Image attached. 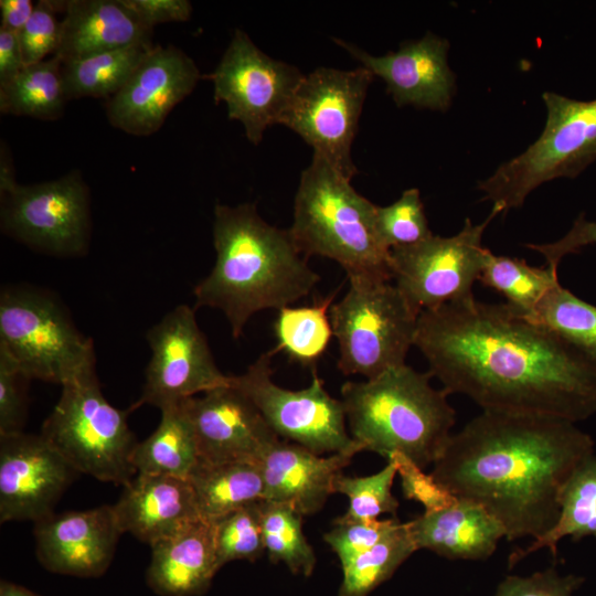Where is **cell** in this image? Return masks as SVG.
<instances>
[{
    "label": "cell",
    "instance_id": "d590c367",
    "mask_svg": "<svg viewBox=\"0 0 596 596\" xmlns=\"http://www.w3.org/2000/svg\"><path fill=\"white\" fill-rule=\"evenodd\" d=\"M397 475L393 461L379 472L364 477H349L340 472L333 482V492L344 494L349 507L341 519H379L381 514L395 515L398 500L392 493V486Z\"/></svg>",
    "mask_w": 596,
    "mask_h": 596
},
{
    "label": "cell",
    "instance_id": "ee69618b",
    "mask_svg": "<svg viewBox=\"0 0 596 596\" xmlns=\"http://www.w3.org/2000/svg\"><path fill=\"white\" fill-rule=\"evenodd\" d=\"M596 245V222L588 221L581 214L573 223L571 230L560 240L552 243L525 244L528 248L539 252L546 260V267L557 272L561 260L578 253L582 248Z\"/></svg>",
    "mask_w": 596,
    "mask_h": 596
},
{
    "label": "cell",
    "instance_id": "30bf717a",
    "mask_svg": "<svg viewBox=\"0 0 596 596\" xmlns=\"http://www.w3.org/2000/svg\"><path fill=\"white\" fill-rule=\"evenodd\" d=\"M1 228L39 252L86 253L91 236L89 192L77 171L57 180L21 185L4 153L0 169Z\"/></svg>",
    "mask_w": 596,
    "mask_h": 596
},
{
    "label": "cell",
    "instance_id": "f6af8a7d",
    "mask_svg": "<svg viewBox=\"0 0 596 596\" xmlns=\"http://www.w3.org/2000/svg\"><path fill=\"white\" fill-rule=\"evenodd\" d=\"M125 2L150 29L159 23L184 22L192 13V6L187 0H125Z\"/></svg>",
    "mask_w": 596,
    "mask_h": 596
},
{
    "label": "cell",
    "instance_id": "4316f807",
    "mask_svg": "<svg viewBox=\"0 0 596 596\" xmlns=\"http://www.w3.org/2000/svg\"><path fill=\"white\" fill-rule=\"evenodd\" d=\"M188 480L201 519L210 522L264 499V480L258 464L199 461Z\"/></svg>",
    "mask_w": 596,
    "mask_h": 596
},
{
    "label": "cell",
    "instance_id": "d6a6232c",
    "mask_svg": "<svg viewBox=\"0 0 596 596\" xmlns=\"http://www.w3.org/2000/svg\"><path fill=\"white\" fill-rule=\"evenodd\" d=\"M596 362V306L557 283L525 318Z\"/></svg>",
    "mask_w": 596,
    "mask_h": 596
},
{
    "label": "cell",
    "instance_id": "9c48e42d",
    "mask_svg": "<svg viewBox=\"0 0 596 596\" xmlns=\"http://www.w3.org/2000/svg\"><path fill=\"white\" fill-rule=\"evenodd\" d=\"M127 414L105 398L93 375L62 386L40 435L78 473L126 486L137 475L131 455L138 443Z\"/></svg>",
    "mask_w": 596,
    "mask_h": 596
},
{
    "label": "cell",
    "instance_id": "3957f363",
    "mask_svg": "<svg viewBox=\"0 0 596 596\" xmlns=\"http://www.w3.org/2000/svg\"><path fill=\"white\" fill-rule=\"evenodd\" d=\"M213 244L215 264L194 287L195 308L221 310L234 339L256 312L289 307L320 280L289 228L268 224L253 203L215 205Z\"/></svg>",
    "mask_w": 596,
    "mask_h": 596
},
{
    "label": "cell",
    "instance_id": "e0dca14e",
    "mask_svg": "<svg viewBox=\"0 0 596 596\" xmlns=\"http://www.w3.org/2000/svg\"><path fill=\"white\" fill-rule=\"evenodd\" d=\"M75 473L41 436H0V521H33L53 514Z\"/></svg>",
    "mask_w": 596,
    "mask_h": 596
},
{
    "label": "cell",
    "instance_id": "f546056e",
    "mask_svg": "<svg viewBox=\"0 0 596 596\" xmlns=\"http://www.w3.org/2000/svg\"><path fill=\"white\" fill-rule=\"evenodd\" d=\"M67 102L62 61L56 56L24 68L0 87V111L43 120L57 119Z\"/></svg>",
    "mask_w": 596,
    "mask_h": 596
},
{
    "label": "cell",
    "instance_id": "cb8c5ba5",
    "mask_svg": "<svg viewBox=\"0 0 596 596\" xmlns=\"http://www.w3.org/2000/svg\"><path fill=\"white\" fill-rule=\"evenodd\" d=\"M217 572L214 523L200 519L151 545L146 583L160 596H201Z\"/></svg>",
    "mask_w": 596,
    "mask_h": 596
},
{
    "label": "cell",
    "instance_id": "f1b7e54d",
    "mask_svg": "<svg viewBox=\"0 0 596 596\" xmlns=\"http://www.w3.org/2000/svg\"><path fill=\"white\" fill-rule=\"evenodd\" d=\"M151 42L138 43L62 63L67 102L74 98H110L119 92L148 52Z\"/></svg>",
    "mask_w": 596,
    "mask_h": 596
},
{
    "label": "cell",
    "instance_id": "c3c4849f",
    "mask_svg": "<svg viewBox=\"0 0 596 596\" xmlns=\"http://www.w3.org/2000/svg\"><path fill=\"white\" fill-rule=\"evenodd\" d=\"M0 596H40V595H38L36 593L19 584H15L9 581H1Z\"/></svg>",
    "mask_w": 596,
    "mask_h": 596
},
{
    "label": "cell",
    "instance_id": "5bb4252c",
    "mask_svg": "<svg viewBox=\"0 0 596 596\" xmlns=\"http://www.w3.org/2000/svg\"><path fill=\"white\" fill-rule=\"evenodd\" d=\"M215 103L224 102L230 119L238 120L257 145L266 128L279 124L304 75L260 51L242 30H235L214 72Z\"/></svg>",
    "mask_w": 596,
    "mask_h": 596
},
{
    "label": "cell",
    "instance_id": "ab89813d",
    "mask_svg": "<svg viewBox=\"0 0 596 596\" xmlns=\"http://www.w3.org/2000/svg\"><path fill=\"white\" fill-rule=\"evenodd\" d=\"M66 1L41 0L33 10L30 20L20 31V44L25 65L46 60L55 54L60 38L61 22L57 12H64Z\"/></svg>",
    "mask_w": 596,
    "mask_h": 596
},
{
    "label": "cell",
    "instance_id": "52a82bcc",
    "mask_svg": "<svg viewBox=\"0 0 596 596\" xmlns=\"http://www.w3.org/2000/svg\"><path fill=\"white\" fill-rule=\"evenodd\" d=\"M348 279V291L329 309L339 348V371L371 380L406 364L419 313L392 280L366 276Z\"/></svg>",
    "mask_w": 596,
    "mask_h": 596
},
{
    "label": "cell",
    "instance_id": "83f0119b",
    "mask_svg": "<svg viewBox=\"0 0 596 596\" xmlns=\"http://www.w3.org/2000/svg\"><path fill=\"white\" fill-rule=\"evenodd\" d=\"M593 536L596 539V456L584 459L567 479L560 497V513L554 526L533 540L526 547L509 555V566L530 554L549 549L556 556L561 540L573 541Z\"/></svg>",
    "mask_w": 596,
    "mask_h": 596
},
{
    "label": "cell",
    "instance_id": "7bdbcfd3",
    "mask_svg": "<svg viewBox=\"0 0 596 596\" xmlns=\"http://www.w3.org/2000/svg\"><path fill=\"white\" fill-rule=\"evenodd\" d=\"M582 583V577L561 576L554 568H547L528 577L507 576L494 596H572Z\"/></svg>",
    "mask_w": 596,
    "mask_h": 596
},
{
    "label": "cell",
    "instance_id": "74e56055",
    "mask_svg": "<svg viewBox=\"0 0 596 596\" xmlns=\"http://www.w3.org/2000/svg\"><path fill=\"white\" fill-rule=\"evenodd\" d=\"M375 227L380 240L390 251L415 245L433 235L416 188L405 190L390 205H376Z\"/></svg>",
    "mask_w": 596,
    "mask_h": 596
},
{
    "label": "cell",
    "instance_id": "7a4b0ae2",
    "mask_svg": "<svg viewBox=\"0 0 596 596\" xmlns=\"http://www.w3.org/2000/svg\"><path fill=\"white\" fill-rule=\"evenodd\" d=\"M593 454V438L575 423L482 411L451 435L430 475L485 508L508 541L535 540L554 526L564 485Z\"/></svg>",
    "mask_w": 596,
    "mask_h": 596
},
{
    "label": "cell",
    "instance_id": "277c9868",
    "mask_svg": "<svg viewBox=\"0 0 596 596\" xmlns=\"http://www.w3.org/2000/svg\"><path fill=\"white\" fill-rule=\"evenodd\" d=\"M430 377L404 364L371 380L345 382L341 401L351 438L386 459L400 453L422 469L434 465L453 435L456 412Z\"/></svg>",
    "mask_w": 596,
    "mask_h": 596
},
{
    "label": "cell",
    "instance_id": "4dcf8cb0",
    "mask_svg": "<svg viewBox=\"0 0 596 596\" xmlns=\"http://www.w3.org/2000/svg\"><path fill=\"white\" fill-rule=\"evenodd\" d=\"M334 295L311 306L278 310L274 321L276 353L283 351L291 361L313 370L333 337L329 309Z\"/></svg>",
    "mask_w": 596,
    "mask_h": 596
},
{
    "label": "cell",
    "instance_id": "603a6c76",
    "mask_svg": "<svg viewBox=\"0 0 596 596\" xmlns=\"http://www.w3.org/2000/svg\"><path fill=\"white\" fill-rule=\"evenodd\" d=\"M147 26L125 0H68L61 22L62 63L151 42Z\"/></svg>",
    "mask_w": 596,
    "mask_h": 596
},
{
    "label": "cell",
    "instance_id": "e575fe53",
    "mask_svg": "<svg viewBox=\"0 0 596 596\" xmlns=\"http://www.w3.org/2000/svg\"><path fill=\"white\" fill-rule=\"evenodd\" d=\"M416 551L407 524L401 523L372 549L341 566L339 596H368Z\"/></svg>",
    "mask_w": 596,
    "mask_h": 596
},
{
    "label": "cell",
    "instance_id": "836d02e7",
    "mask_svg": "<svg viewBox=\"0 0 596 596\" xmlns=\"http://www.w3.org/2000/svg\"><path fill=\"white\" fill-rule=\"evenodd\" d=\"M264 544L269 561L283 562L289 571L310 576L317 558L302 532V514L287 503L259 501Z\"/></svg>",
    "mask_w": 596,
    "mask_h": 596
},
{
    "label": "cell",
    "instance_id": "8d00e7d4",
    "mask_svg": "<svg viewBox=\"0 0 596 596\" xmlns=\"http://www.w3.org/2000/svg\"><path fill=\"white\" fill-rule=\"evenodd\" d=\"M213 523L219 571L232 561L255 562L266 552L259 501L242 507Z\"/></svg>",
    "mask_w": 596,
    "mask_h": 596
},
{
    "label": "cell",
    "instance_id": "7402d4cb",
    "mask_svg": "<svg viewBox=\"0 0 596 596\" xmlns=\"http://www.w3.org/2000/svg\"><path fill=\"white\" fill-rule=\"evenodd\" d=\"M123 533L150 546L200 520L188 479L137 473L113 505Z\"/></svg>",
    "mask_w": 596,
    "mask_h": 596
},
{
    "label": "cell",
    "instance_id": "8992f818",
    "mask_svg": "<svg viewBox=\"0 0 596 596\" xmlns=\"http://www.w3.org/2000/svg\"><path fill=\"white\" fill-rule=\"evenodd\" d=\"M0 348L29 380L63 386L96 375L93 340L56 297L40 288L1 290Z\"/></svg>",
    "mask_w": 596,
    "mask_h": 596
},
{
    "label": "cell",
    "instance_id": "b9f144b4",
    "mask_svg": "<svg viewBox=\"0 0 596 596\" xmlns=\"http://www.w3.org/2000/svg\"><path fill=\"white\" fill-rule=\"evenodd\" d=\"M387 460L394 462L401 478L403 494L408 500L423 504L426 512L438 511L451 505L457 498L440 486L430 473L406 456L395 453Z\"/></svg>",
    "mask_w": 596,
    "mask_h": 596
},
{
    "label": "cell",
    "instance_id": "ba28073f",
    "mask_svg": "<svg viewBox=\"0 0 596 596\" xmlns=\"http://www.w3.org/2000/svg\"><path fill=\"white\" fill-rule=\"evenodd\" d=\"M542 98L546 121L540 137L477 185L483 200L504 213L521 207L542 183L573 179L596 160V99L576 100L552 92Z\"/></svg>",
    "mask_w": 596,
    "mask_h": 596
},
{
    "label": "cell",
    "instance_id": "d4e9b609",
    "mask_svg": "<svg viewBox=\"0 0 596 596\" xmlns=\"http://www.w3.org/2000/svg\"><path fill=\"white\" fill-rule=\"evenodd\" d=\"M416 550L449 560H486L505 538L502 525L480 504L459 499L406 522Z\"/></svg>",
    "mask_w": 596,
    "mask_h": 596
},
{
    "label": "cell",
    "instance_id": "9a60e30c",
    "mask_svg": "<svg viewBox=\"0 0 596 596\" xmlns=\"http://www.w3.org/2000/svg\"><path fill=\"white\" fill-rule=\"evenodd\" d=\"M151 358L140 398L130 411L152 405L160 411L227 385L231 375L217 368L194 309L179 305L147 332Z\"/></svg>",
    "mask_w": 596,
    "mask_h": 596
},
{
    "label": "cell",
    "instance_id": "7dc6e473",
    "mask_svg": "<svg viewBox=\"0 0 596 596\" xmlns=\"http://www.w3.org/2000/svg\"><path fill=\"white\" fill-rule=\"evenodd\" d=\"M34 4L30 0H1V28L20 33L30 20Z\"/></svg>",
    "mask_w": 596,
    "mask_h": 596
},
{
    "label": "cell",
    "instance_id": "484cf974",
    "mask_svg": "<svg viewBox=\"0 0 596 596\" xmlns=\"http://www.w3.org/2000/svg\"><path fill=\"white\" fill-rule=\"evenodd\" d=\"M137 473L188 479L199 462L196 438L184 403L161 411L155 432L131 455Z\"/></svg>",
    "mask_w": 596,
    "mask_h": 596
},
{
    "label": "cell",
    "instance_id": "1f68e13d",
    "mask_svg": "<svg viewBox=\"0 0 596 596\" xmlns=\"http://www.w3.org/2000/svg\"><path fill=\"white\" fill-rule=\"evenodd\" d=\"M479 280L502 294L505 304L526 318L542 298L557 284V272L534 267L524 259L498 256L488 251Z\"/></svg>",
    "mask_w": 596,
    "mask_h": 596
},
{
    "label": "cell",
    "instance_id": "6da1fadb",
    "mask_svg": "<svg viewBox=\"0 0 596 596\" xmlns=\"http://www.w3.org/2000/svg\"><path fill=\"white\" fill-rule=\"evenodd\" d=\"M414 347L448 395L482 411L575 424L596 414V362L505 302L470 297L424 310Z\"/></svg>",
    "mask_w": 596,
    "mask_h": 596
},
{
    "label": "cell",
    "instance_id": "60d3db41",
    "mask_svg": "<svg viewBox=\"0 0 596 596\" xmlns=\"http://www.w3.org/2000/svg\"><path fill=\"white\" fill-rule=\"evenodd\" d=\"M29 379L0 348V436L22 433L26 415L24 382Z\"/></svg>",
    "mask_w": 596,
    "mask_h": 596
},
{
    "label": "cell",
    "instance_id": "2e32d148",
    "mask_svg": "<svg viewBox=\"0 0 596 596\" xmlns=\"http://www.w3.org/2000/svg\"><path fill=\"white\" fill-rule=\"evenodd\" d=\"M201 77L194 61L174 45H155L106 104L109 124L134 136L158 131Z\"/></svg>",
    "mask_w": 596,
    "mask_h": 596
},
{
    "label": "cell",
    "instance_id": "5b68a950",
    "mask_svg": "<svg viewBox=\"0 0 596 596\" xmlns=\"http://www.w3.org/2000/svg\"><path fill=\"white\" fill-rule=\"evenodd\" d=\"M350 181L313 155L300 177L290 234L306 257L332 259L348 278L392 280L391 251L375 227L376 205L358 193Z\"/></svg>",
    "mask_w": 596,
    "mask_h": 596
},
{
    "label": "cell",
    "instance_id": "bcb514c9",
    "mask_svg": "<svg viewBox=\"0 0 596 596\" xmlns=\"http://www.w3.org/2000/svg\"><path fill=\"white\" fill-rule=\"evenodd\" d=\"M24 66L19 33L0 26V87L12 81Z\"/></svg>",
    "mask_w": 596,
    "mask_h": 596
},
{
    "label": "cell",
    "instance_id": "4fadbf2b",
    "mask_svg": "<svg viewBox=\"0 0 596 596\" xmlns=\"http://www.w3.org/2000/svg\"><path fill=\"white\" fill-rule=\"evenodd\" d=\"M500 213L501 207L493 205L479 224L465 219L456 235L433 234L415 245L391 249L392 280L418 313L473 297L472 286L489 251L482 236Z\"/></svg>",
    "mask_w": 596,
    "mask_h": 596
},
{
    "label": "cell",
    "instance_id": "44dd1931",
    "mask_svg": "<svg viewBox=\"0 0 596 596\" xmlns=\"http://www.w3.org/2000/svg\"><path fill=\"white\" fill-rule=\"evenodd\" d=\"M355 455L354 451H343L324 457L279 439L259 462L264 480L263 500L287 503L302 515L315 514L334 493L336 477Z\"/></svg>",
    "mask_w": 596,
    "mask_h": 596
},
{
    "label": "cell",
    "instance_id": "f35d334b",
    "mask_svg": "<svg viewBox=\"0 0 596 596\" xmlns=\"http://www.w3.org/2000/svg\"><path fill=\"white\" fill-rule=\"evenodd\" d=\"M402 522L389 519L343 520L337 518L323 540L338 556L341 566L372 549Z\"/></svg>",
    "mask_w": 596,
    "mask_h": 596
},
{
    "label": "cell",
    "instance_id": "ac0fdd59",
    "mask_svg": "<svg viewBox=\"0 0 596 596\" xmlns=\"http://www.w3.org/2000/svg\"><path fill=\"white\" fill-rule=\"evenodd\" d=\"M199 451L205 464H258L280 438L263 415L231 379L200 396L185 400Z\"/></svg>",
    "mask_w": 596,
    "mask_h": 596
},
{
    "label": "cell",
    "instance_id": "d6986e66",
    "mask_svg": "<svg viewBox=\"0 0 596 596\" xmlns=\"http://www.w3.org/2000/svg\"><path fill=\"white\" fill-rule=\"evenodd\" d=\"M374 76L381 77L397 106L413 105L446 111L455 94V74L448 64L449 42L432 32L406 41L397 51L371 55L342 40H334Z\"/></svg>",
    "mask_w": 596,
    "mask_h": 596
},
{
    "label": "cell",
    "instance_id": "7c38bea8",
    "mask_svg": "<svg viewBox=\"0 0 596 596\" xmlns=\"http://www.w3.org/2000/svg\"><path fill=\"white\" fill-rule=\"evenodd\" d=\"M373 77L363 66L318 67L304 75L279 120L349 180L358 173L351 147Z\"/></svg>",
    "mask_w": 596,
    "mask_h": 596
},
{
    "label": "cell",
    "instance_id": "ffe728a7",
    "mask_svg": "<svg viewBox=\"0 0 596 596\" xmlns=\"http://www.w3.org/2000/svg\"><path fill=\"white\" fill-rule=\"evenodd\" d=\"M120 534L113 505L53 513L35 522L36 557L51 573L99 577L113 561Z\"/></svg>",
    "mask_w": 596,
    "mask_h": 596
},
{
    "label": "cell",
    "instance_id": "8fae6325",
    "mask_svg": "<svg viewBox=\"0 0 596 596\" xmlns=\"http://www.w3.org/2000/svg\"><path fill=\"white\" fill-rule=\"evenodd\" d=\"M275 350L263 353L233 384L256 405L272 430L283 440L300 445L317 455L363 451L348 430L344 406L324 389L316 370L309 386L291 391L273 381Z\"/></svg>",
    "mask_w": 596,
    "mask_h": 596
}]
</instances>
